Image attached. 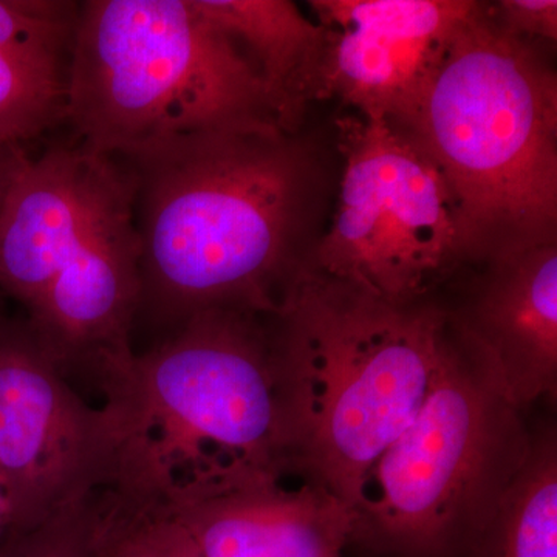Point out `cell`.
Segmentation results:
<instances>
[{
  "label": "cell",
  "mask_w": 557,
  "mask_h": 557,
  "mask_svg": "<svg viewBox=\"0 0 557 557\" xmlns=\"http://www.w3.org/2000/svg\"><path fill=\"white\" fill-rule=\"evenodd\" d=\"M119 161L141 242L138 318L174 330L209 309L276 313L310 255L317 161L298 135L208 132Z\"/></svg>",
  "instance_id": "cell-1"
},
{
  "label": "cell",
  "mask_w": 557,
  "mask_h": 557,
  "mask_svg": "<svg viewBox=\"0 0 557 557\" xmlns=\"http://www.w3.org/2000/svg\"><path fill=\"white\" fill-rule=\"evenodd\" d=\"M262 313L209 309L102 387L113 442L109 485L172 502L293 465L287 391Z\"/></svg>",
  "instance_id": "cell-2"
},
{
  "label": "cell",
  "mask_w": 557,
  "mask_h": 557,
  "mask_svg": "<svg viewBox=\"0 0 557 557\" xmlns=\"http://www.w3.org/2000/svg\"><path fill=\"white\" fill-rule=\"evenodd\" d=\"M271 317L293 463L355 515L370 468L426 399L456 322L429 304L388 302L307 260Z\"/></svg>",
  "instance_id": "cell-3"
},
{
  "label": "cell",
  "mask_w": 557,
  "mask_h": 557,
  "mask_svg": "<svg viewBox=\"0 0 557 557\" xmlns=\"http://www.w3.org/2000/svg\"><path fill=\"white\" fill-rule=\"evenodd\" d=\"M394 124V123H392ZM456 200L469 259L557 242V76L478 2L401 123Z\"/></svg>",
  "instance_id": "cell-4"
},
{
  "label": "cell",
  "mask_w": 557,
  "mask_h": 557,
  "mask_svg": "<svg viewBox=\"0 0 557 557\" xmlns=\"http://www.w3.org/2000/svg\"><path fill=\"white\" fill-rule=\"evenodd\" d=\"M65 124L115 160L208 132L278 129L255 61L196 0L81 2Z\"/></svg>",
  "instance_id": "cell-5"
},
{
  "label": "cell",
  "mask_w": 557,
  "mask_h": 557,
  "mask_svg": "<svg viewBox=\"0 0 557 557\" xmlns=\"http://www.w3.org/2000/svg\"><path fill=\"white\" fill-rule=\"evenodd\" d=\"M515 408L467 339L456 336L408 428L370 468L355 533L399 557H442L467 528L490 520Z\"/></svg>",
  "instance_id": "cell-6"
},
{
  "label": "cell",
  "mask_w": 557,
  "mask_h": 557,
  "mask_svg": "<svg viewBox=\"0 0 557 557\" xmlns=\"http://www.w3.org/2000/svg\"><path fill=\"white\" fill-rule=\"evenodd\" d=\"M338 129V203L307 263L388 302H420L471 260L456 200L438 168L391 121L350 116Z\"/></svg>",
  "instance_id": "cell-7"
},
{
  "label": "cell",
  "mask_w": 557,
  "mask_h": 557,
  "mask_svg": "<svg viewBox=\"0 0 557 557\" xmlns=\"http://www.w3.org/2000/svg\"><path fill=\"white\" fill-rule=\"evenodd\" d=\"M112 471L104 410L79 397L25 319L0 313V483L13 528L109 485Z\"/></svg>",
  "instance_id": "cell-8"
},
{
  "label": "cell",
  "mask_w": 557,
  "mask_h": 557,
  "mask_svg": "<svg viewBox=\"0 0 557 557\" xmlns=\"http://www.w3.org/2000/svg\"><path fill=\"white\" fill-rule=\"evenodd\" d=\"M119 163L75 249L25 318L65 379L100 388L134 354L141 299L134 182Z\"/></svg>",
  "instance_id": "cell-9"
},
{
  "label": "cell",
  "mask_w": 557,
  "mask_h": 557,
  "mask_svg": "<svg viewBox=\"0 0 557 557\" xmlns=\"http://www.w3.org/2000/svg\"><path fill=\"white\" fill-rule=\"evenodd\" d=\"M474 0H313L325 33L322 98L401 123Z\"/></svg>",
  "instance_id": "cell-10"
},
{
  "label": "cell",
  "mask_w": 557,
  "mask_h": 557,
  "mask_svg": "<svg viewBox=\"0 0 557 557\" xmlns=\"http://www.w3.org/2000/svg\"><path fill=\"white\" fill-rule=\"evenodd\" d=\"M119 160L75 139L22 150L0 203V292L30 310L89 225Z\"/></svg>",
  "instance_id": "cell-11"
},
{
  "label": "cell",
  "mask_w": 557,
  "mask_h": 557,
  "mask_svg": "<svg viewBox=\"0 0 557 557\" xmlns=\"http://www.w3.org/2000/svg\"><path fill=\"white\" fill-rule=\"evenodd\" d=\"M486 263L471 307L453 319L487 380L518 409L556 391L557 242Z\"/></svg>",
  "instance_id": "cell-12"
},
{
  "label": "cell",
  "mask_w": 557,
  "mask_h": 557,
  "mask_svg": "<svg viewBox=\"0 0 557 557\" xmlns=\"http://www.w3.org/2000/svg\"><path fill=\"white\" fill-rule=\"evenodd\" d=\"M282 475L166 502L201 557H341L355 515L318 483L288 490Z\"/></svg>",
  "instance_id": "cell-13"
},
{
  "label": "cell",
  "mask_w": 557,
  "mask_h": 557,
  "mask_svg": "<svg viewBox=\"0 0 557 557\" xmlns=\"http://www.w3.org/2000/svg\"><path fill=\"white\" fill-rule=\"evenodd\" d=\"M81 2L0 0V149L65 124Z\"/></svg>",
  "instance_id": "cell-14"
},
{
  "label": "cell",
  "mask_w": 557,
  "mask_h": 557,
  "mask_svg": "<svg viewBox=\"0 0 557 557\" xmlns=\"http://www.w3.org/2000/svg\"><path fill=\"white\" fill-rule=\"evenodd\" d=\"M247 50L260 73L278 129L298 135L307 106L321 100L325 33L288 0H196Z\"/></svg>",
  "instance_id": "cell-15"
},
{
  "label": "cell",
  "mask_w": 557,
  "mask_h": 557,
  "mask_svg": "<svg viewBox=\"0 0 557 557\" xmlns=\"http://www.w3.org/2000/svg\"><path fill=\"white\" fill-rule=\"evenodd\" d=\"M486 523V557H557L555 443L522 457Z\"/></svg>",
  "instance_id": "cell-16"
},
{
  "label": "cell",
  "mask_w": 557,
  "mask_h": 557,
  "mask_svg": "<svg viewBox=\"0 0 557 557\" xmlns=\"http://www.w3.org/2000/svg\"><path fill=\"white\" fill-rule=\"evenodd\" d=\"M98 557H201L166 502L102 486Z\"/></svg>",
  "instance_id": "cell-17"
},
{
  "label": "cell",
  "mask_w": 557,
  "mask_h": 557,
  "mask_svg": "<svg viewBox=\"0 0 557 557\" xmlns=\"http://www.w3.org/2000/svg\"><path fill=\"white\" fill-rule=\"evenodd\" d=\"M101 487L28 528L0 539V557H98Z\"/></svg>",
  "instance_id": "cell-18"
},
{
  "label": "cell",
  "mask_w": 557,
  "mask_h": 557,
  "mask_svg": "<svg viewBox=\"0 0 557 557\" xmlns=\"http://www.w3.org/2000/svg\"><path fill=\"white\" fill-rule=\"evenodd\" d=\"M490 11L498 27L515 38L556 44V0H500Z\"/></svg>",
  "instance_id": "cell-19"
},
{
  "label": "cell",
  "mask_w": 557,
  "mask_h": 557,
  "mask_svg": "<svg viewBox=\"0 0 557 557\" xmlns=\"http://www.w3.org/2000/svg\"><path fill=\"white\" fill-rule=\"evenodd\" d=\"M24 148L0 149V203H2L3 194H5L7 185L17 156Z\"/></svg>",
  "instance_id": "cell-20"
},
{
  "label": "cell",
  "mask_w": 557,
  "mask_h": 557,
  "mask_svg": "<svg viewBox=\"0 0 557 557\" xmlns=\"http://www.w3.org/2000/svg\"><path fill=\"white\" fill-rule=\"evenodd\" d=\"M10 530H13V518H11V509L9 500H7L5 491L0 483V539L5 536Z\"/></svg>",
  "instance_id": "cell-21"
}]
</instances>
